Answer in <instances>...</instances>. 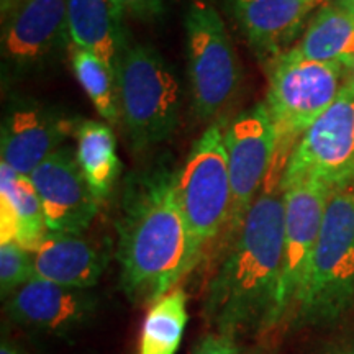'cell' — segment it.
I'll list each match as a JSON object with an SVG mask.
<instances>
[{"instance_id":"cell-1","label":"cell","mask_w":354,"mask_h":354,"mask_svg":"<svg viewBox=\"0 0 354 354\" xmlns=\"http://www.w3.org/2000/svg\"><path fill=\"white\" fill-rule=\"evenodd\" d=\"M284 268V190L266 183L207 286L202 313L215 333L241 338L277 323Z\"/></svg>"},{"instance_id":"cell-2","label":"cell","mask_w":354,"mask_h":354,"mask_svg":"<svg viewBox=\"0 0 354 354\" xmlns=\"http://www.w3.org/2000/svg\"><path fill=\"white\" fill-rule=\"evenodd\" d=\"M120 287L131 304L153 305L194 271L192 246L176 196V174L140 180L117 223Z\"/></svg>"},{"instance_id":"cell-3","label":"cell","mask_w":354,"mask_h":354,"mask_svg":"<svg viewBox=\"0 0 354 354\" xmlns=\"http://www.w3.org/2000/svg\"><path fill=\"white\" fill-rule=\"evenodd\" d=\"M266 107L276 130V162L268 180L281 184L282 172L304 133L328 110L346 86L348 71L289 50L268 64Z\"/></svg>"},{"instance_id":"cell-4","label":"cell","mask_w":354,"mask_h":354,"mask_svg":"<svg viewBox=\"0 0 354 354\" xmlns=\"http://www.w3.org/2000/svg\"><path fill=\"white\" fill-rule=\"evenodd\" d=\"M354 307V183L331 192L294 322L333 325Z\"/></svg>"},{"instance_id":"cell-5","label":"cell","mask_w":354,"mask_h":354,"mask_svg":"<svg viewBox=\"0 0 354 354\" xmlns=\"http://www.w3.org/2000/svg\"><path fill=\"white\" fill-rule=\"evenodd\" d=\"M120 122L131 148H154L174 135L183 109V88L174 69L156 48L130 43L117 66Z\"/></svg>"},{"instance_id":"cell-6","label":"cell","mask_w":354,"mask_h":354,"mask_svg":"<svg viewBox=\"0 0 354 354\" xmlns=\"http://www.w3.org/2000/svg\"><path fill=\"white\" fill-rule=\"evenodd\" d=\"M225 128L227 122L221 118L212 122L190 148L184 166L176 172V196L189 232L194 268L227 232L232 214Z\"/></svg>"},{"instance_id":"cell-7","label":"cell","mask_w":354,"mask_h":354,"mask_svg":"<svg viewBox=\"0 0 354 354\" xmlns=\"http://www.w3.org/2000/svg\"><path fill=\"white\" fill-rule=\"evenodd\" d=\"M184 33L194 113L202 122H215L238 94L240 61L223 17L212 0H189Z\"/></svg>"},{"instance_id":"cell-8","label":"cell","mask_w":354,"mask_h":354,"mask_svg":"<svg viewBox=\"0 0 354 354\" xmlns=\"http://www.w3.org/2000/svg\"><path fill=\"white\" fill-rule=\"evenodd\" d=\"M299 183H318L330 190L354 183V92L348 86L292 151L281 189Z\"/></svg>"},{"instance_id":"cell-9","label":"cell","mask_w":354,"mask_h":354,"mask_svg":"<svg viewBox=\"0 0 354 354\" xmlns=\"http://www.w3.org/2000/svg\"><path fill=\"white\" fill-rule=\"evenodd\" d=\"M233 203L223 245L236 236L243 220L264 189L276 162V130L266 104H256L227 123L225 128Z\"/></svg>"},{"instance_id":"cell-10","label":"cell","mask_w":354,"mask_h":354,"mask_svg":"<svg viewBox=\"0 0 354 354\" xmlns=\"http://www.w3.org/2000/svg\"><path fill=\"white\" fill-rule=\"evenodd\" d=\"M2 20L3 77L41 71L71 48L66 0H13Z\"/></svg>"},{"instance_id":"cell-11","label":"cell","mask_w":354,"mask_h":354,"mask_svg":"<svg viewBox=\"0 0 354 354\" xmlns=\"http://www.w3.org/2000/svg\"><path fill=\"white\" fill-rule=\"evenodd\" d=\"M331 192L318 183H299L284 189V268L277 304L279 325L289 315L294 317L297 308Z\"/></svg>"},{"instance_id":"cell-12","label":"cell","mask_w":354,"mask_h":354,"mask_svg":"<svg viewBox=\"0 0 354 354\" xmlns=\"http://www.w3.org/2000/svg\"><path fill=\"white\" fill-rule=\"evenodd\" d=\"M51 233L82 234L99 214L100 201L79 169L76 154L63 146L30 176Z\"/></svg>"},{"instance_id":"cell-13","label":"cell","mask_w":354,"mask_h":354,"mask_svg":"<svg viewBox=\"0 0 354 354\" xmlns=\"http://www.w3.org/2000/svg\"><path fill=\"white\" fill-rule=\"evenodd\" d=\"M230 15L261 63L292 50L322 0H225Z\"/></svg>"},{"instance_id":"cell-14","label":"cell","mask_w":354,"mask_h":354,"mask_svg":"<svg viewBox=\"0 0 354 354\" xmlns=\"http://www.w3.org/2000/svg\"><path fill=\"white\" fill-rule=\"evenodd\" d=\"M97 297L91 290L73 289L33 277L7 299L12 322L39 333H73L95 313Z\"/></svg>"},{"instance_id":"cell-15","label":"cell","mask_w":354,"mask_h":354,"mask_svg":"<svg viewBox=\"0 0 354 354\" xmlns=\"http://www.w3.org/2000/svg\"><path fill=\"white\" fill-rule=\"evenodd\" d=\"M73 127V122L46 107L17 105L3 118L0 162L30 177L43 161L63 148Z\"/></svg>"},{"instance_id":"cell-16","label":"cell","mask_w":354,"mask_h":354,"mask_svg":"<svg viewBox=\"0 0 354 354\" xmlns=\"http://www.w3.org/2000/svg\"><path fill=\"white\" fill-rule=\"evenodd\" d=\"M35 277L91 290L107 268V254L81 234L48 233L33 251Z\"/></svg>"},{"instance_id":"cell-17","label":"cell","mask_w":354,"mask_h":354,"mask_svg":"<svg viewBox=\"0 0 354 354\" xmlns=\"http://www.w3.org/2000/svg\"><path fill=\"white\" fill-rule=\"evenodd\" d=\"M71 44L115 68L130 44L120 0H66Z\"/></svg>"},{"instance_id":"cell-18","label":"cell","mask_w":354,"mask_h":354,"mask_svg":"<svg viewBox=\"0 0 354 354\" xmlns=\"http://www.w3.org/2000/svg\"><path fill=\"white\" fill-rule=\"evenodd\" d=\"M50 233L30 177L0 162V243L15 241L33 251Z\"/></svg>"},{"instance_id":"cell-19","label":"cell","mask_w":354,"mask_h":354,"mask_svg":"<svg viewBox=\"0 0 354 354\" xmlns=\"http://www.w3.org/2000/svg\"><path fill=\"white\" fill-rule=\"evenodd\" d=\"M308 59L333 63L349 71L354 64V6L330 0L308 20L294 48Z\"/></svg>"},{"instance_id":"cell-20","label":"cell","mask_w":354,"mask_h":354,"mask_svg":"<svg viewBox=\"0 0 354 354\" xmlns=\"http://www.w3.org/2000/svg\"><path fill=\"white\" fill-rule=\"evenodd\" d=\"M74 154L79 169L95 197L100 202L107 201L122 171L112 125L105 122L84 120L74 128Z\"/></svg>"},{"instance_id":"cell-21","label":"cell","mask_w":354,"mask_h":354,"mask_svg":"<svg viewBox=\"0 0 354 354\" xmlns=\"http://www.w3.org/2000/svg\"><path fill=\"white\" fill-rule=\"evenodd\" d=\"M189 297L176 287L149 305L141 326L138 354H176L189 322Z\"/></svg>"},{"instance_id":"cell-22","label":"cell","mask_w":354,"mask_h":354,"mask_svg":"<svg viewBox=\"0 0 354 354\" xmlns=\"http://www.w3.org/2000/svg\"><path fill=\"white\" fill-rule=\"evenodd\" d=\"M71 66L74 77L94 105L99 117L109 125L120 122V104H118L117 71L92 53L71 44Z\"/></svg>"},{"instance_id":"cell-23","label":"cell","mask_w":354,"mask_h":354,"mask_svg":"<svg viewBox=\"0 0 354 354\" xmlns=\"http://www.w3.org/2000/svg\"><path fill=\"white\" fill-rule=\"evenodd\" d=\"M33 254L15 241L0 243V294L8 299L13 292L32 281Z\"/></svg>"},{"instance_id":"cell-24","label":"cell","mask_w":354,"mask_h":354,"mask_svg":"<svg viewBox=\"0 0 354 354\" xmlns=\"http://www.w3.org/2000/svg\"><path fill=\"white\" fill-rule=\"evenodd\" d=\"M190 354H263L256 349L246 346L240 342V338L228 335L212 333L202 336L196 343Z\"/></svg>"},{"instance_id":"cell-25","label":"cell","mask_w":354,"mask_h":354,"mask_svg":"<svg viewBox=\"0 0 354 354\" xmlns=\"http://www.w3.org/2000/svg\"><path fill=\"white\" fill-rule=\"evenodd\" d=\"M120 2L128 15L146 24L159 20L166 10V0H120Z\"/></svg>"},{"instance_id":"cell-26","label":"cell","mask_w":354,"mask_h":354,"mask_svg":"<svg viewBox=\"0 0 354 354\" xmlns=\"http://www.w3.org/2000/svg\"><path fill=\"white\" fill-rule=\"evenodd\" d=\"M0 354H26V353L21 351V349L19 346H15L13 343L3 339L2 344H0Z\"/></svg>"},{"instance_id":"cell-27","label":"cell","mask_w":354,"mask_h":354,"mask_svg":"<svg viewBox=\"0 0 354 354\" xmlns=\"http://www.w3.org/2000/svg\"><path fill=\"white\" fill-rule=\"evenodd\" d=\"M346 86L351 88V91L354 92V64L353 68L348 71V79H346Z\"/></svg>"},{"instance_id":"cell-28","label":"cell","mask_w":354,"mask_h":354,"mask_svg":"<svg viewBox=\"0 0 354 354\" xmlns=\"http://www.w3.org/2000/svg\"><path fill=\"white\" fill-rule=\"evenodd\" d=\"M331 354H354V344L351 346H346V348H342V349H336Z\"/></svg>"},{"instance_id":"cell-29","label":"cell","mask_w":354,"mask_h":354,"mask_svg":"<svg viewBox=\"0 0 354 354\" xmlns=\"http://www.w3.org/2000/svg\"><path fill=\"white\" fill-rule=\"evenodd\" d=\"M12 2H13V0H2V12L6 10V8H7L8 6H10Z\"/></svg>"},{"instance_id":"cell-30","label":"cell","mask_w":354,"mask_h":354,"mask_svg":"<svg viewBox=\"0 0 354 354\" xmlns=\"http://www.w3.org/2000/svg\"><path fill=\"white\" fill-rule=\"evenodd\" d=\"M322 2H323V3H328V2H330V0H322Z\"/></svg>"},{"instance_id":"cell-31","label":"cell","mask_w":354,"mask_h":354,"mask_svg":"<svg viewBox=\"0 0 354 354\" xmlns=\"http://www.w3.org/2000/svg\"><path fill=\"white\" fill-rule=\"evenodd\" d=\"M348 2H349V3H353V6H354V0H348Z\"/></svg>"}]
</instances>
